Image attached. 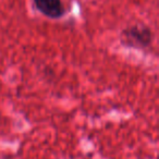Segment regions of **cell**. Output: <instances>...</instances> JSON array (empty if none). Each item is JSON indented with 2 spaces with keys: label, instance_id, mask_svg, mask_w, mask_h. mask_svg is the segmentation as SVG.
Instances as JSON below:
<instances>
[{
  "label": "cell",
  "instance_id": "obj_1",
  "mask_svg": "<svg viewBox=\"0 0 159 159\" xmlns=\"http://www.w3.org/2000/svg\"><path fill=\"white\" fill-rule=\"evenodd\" d=\"M152 39V31L145 25H133L122 33V44L133 48H146Z\"/></svg>",
  "mask_w": 159,
  "mask_h": 159
},
{
  "label": "cell",
  "instance_id": "obj_2",
  "mask_svg": "<svg viewBox=\"0 0 159 159\" xmlns=\"http://www.w3.org/2000/svg\"><path fill=\"white\" fill-rule=\"evenodd\" d=\"M36 8L50 19H59L64 14L61 0H34Z\"/></svg>",
  "mask_w": 159,
  "mask_h": 159
}]
</instances>
